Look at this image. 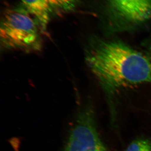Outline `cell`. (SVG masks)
<instances>
[{
    "label": "cell",
    "instance_id": "cell-1",
    "mask_svg": "<svg viewBox=\"0 0 151 151\" xmlns=\"http://www.w3.org/2000/svg\"><path fill=\"white\" fill-rule=\"evenodd\" d=\"M84 55L91 72L110 95L129 86L151 84V59L122 42L92 37Z\"/></svg>",
    "mask_w": 151,
    "mask_h": 151
},
{
    "label": "cell",
    "instance_id": "cell-2",
    "mask_svg": "<svg viewBox=\"0 0 151 151\" xmlns=\"http://www.w3.org/2000/svg\"><path fill=\"white\" fill-rule=\"evenodd\" d=\"M0 31L1 49L26 52L40 50L46 34L35 18L21 8L4 14Z\"/></svg>",
    "mask_w": 151,
    "mask_h": 151
},
{
    "label": "cell",
    "instance_id": "cell-3",
    "mask_svg": "<svg viewBox=\"0 0 151 151\" xmlns=\"http://www.w3.org/2000/svg\"><path fill=\"white\" fill-rule=\"evenodd\" d=\"M104 12L111 29L124 31L151 20V0H105Z\"/></svg>",
    "mask_w": 151,
    "mask_h": 151
},
{
    "label": "cell",
    "instance_id": "cell-4",
    "mask_svg": "<svg viewBox=\"0 0 151 151\" xmlns=\"http://www.w3.org/2000/svg\"><path fill=\"white\" fill-rule=\"evenodd\" d=\"M63 151H106L97 132L90 107L80 111Z\"/></svg>",
    "mask_w": 151,
    "mask_h": 151
},
{
    "label": "cell",
    "instance_id": "cell-5",
    "mask_svg": "<svg viewBox=\"0 0 151 151\" xmlns=\"http://www.w3.org/2000/svg\"><path fill=\"white\" fill-rule=\"evenodd\" d=\"M21 8L35 18L46 33L52 8L49 0H21Z\"/></svg>",
    "mask_w": 151,
    "mask_h": 151
},
{
    "label": "cell",
    "instance_id": "cell-6",
    "mask_svg": "<svg viewBox=\"0 0 151 151\" xmlns=\"http://www.w3.org/2000/svg\"><path fill=\"white\" fill-rule=\"evenodd\" d=\"M124 151H151V142L147 139L133 141Z\"/></svg>",
    "mask_w": 151,
    "mask_h": 151
},
{
    "label": "cell",
    "instance_id": "cell-7",
    "mask_svg": "<svg viewBox=\"0 0 151 151\" xmlns=\"http://www.w3.org/2000/svg\"><path fill=\"white\" fill-rule=\"evenodd\" d=\"M52 8L64 11L73 9L78 0H49Z\"/></svg>",
    "mask_w": 151,
    "mask_h": 151
},
{
    "label": "cell",
    "instance_id": "cell-8",
    "mask_svg": "<svg viewBox=\"0 0 151 151\" xmlns=\"http://www.w3.org/2000/svg\"><path fill=\"white\" fill-rule=\"evenodd\" d=\"M149 49H150V51L151 54V43L150 45V46H149Z\"/></svg>",
    "mask_w": 151,
    "mask_h": 151
}]
</instances>
